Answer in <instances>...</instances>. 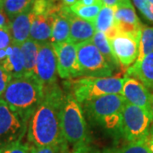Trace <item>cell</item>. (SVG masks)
I'll use <instances>...</instances> for the list:
<instances>
[{
    "mask_svg": "<svg viewBox=\"0 0 153 153\" xmlns=\"http://www.w3.org/2000/svg\"><path fill=\"white\" fill-rule=\"evenodd\" d=\"M34 0H4L2 10L10 20L32 8Z\"/></svg>",
    "mask_w": 153,
    "mask_h": 153,
    "instance_id": "24",
    "label": "cell"
},
{
    "mask_svg": "<svg viewBox=\"0 0 153 153\" xmlns=\"http://www.w3.org/2000/svg\"><path fill=\"white\" fill-rule=\"evenodd\" d=\"M152 123L149 111L126 102L122 112L121 135L128 143L147 140Z\"/></svg>",
    "mask_w": 153,
    "mask_h": 153,
    "instance_id": "6",
    "label": "cell"
},
{
    "mask_svg": "<svg viewBox=\"0 0 153 153\" xmlns=\"http://www.w3.org/2000/svg\"><path fill=\"white\" fill-rule=\"evenodd\" d=\"M151 1H152V3H153V0H151Z\"/></svg>",
    "mask_w": 153,
    "mask_h": 153,
    "instance_id": "43",
    "label": "cell"
},
{
    "mask_svg": "<svg viewBox=\"0 0 153 153\" xmlns=\"http://www.w3.org/2000/svg\"><path fill=\"white\" fill-rule=\"evenodd\" d=\"M39 44H38V42L29 38L20 45L25 62V75H34Z\"/></svg>",
    "mask_w": 153,
    "mask_h": 153,
    "instance_id": "21",
    "label": "cell"
},
{
    "mask_svg": "<svg viewBox=\"0 0 153 153\" xmlns=\"http://www.w3.org/2000/svg\"><path fill=\"white\" fill-rule=\"evenodd\" d=\"M126 76L135 77L153 94V52L135 61L126 71Z\"/></svg>",
    "mask_w": 153,
    "mask_h": 153,
    "instance_id": "18",
    "label": "cell"
},
{
    "mask_svg": "<svg viewBox=\"0 0 153 153\" xmlns=\"http://www.w3.org/2000/svg\"><path fill=\"white\" fill-rule=\"evenodd\" d=\"M10 24V20L6 16L4 11L0 10V28H9Z\"/></svg>",
    "mask_w": 153,
    "mask_h": 153,
    "instance_id": "32",
    "label": "cell"
},
{
    "mask_svg": "<svg viewBox=\"0 0 153 153\" xmlns=\"http://www.w3.org/2000/svg\"><path fill=\"white\" fill-rule=\"evenodd\" d=\"M111 49L121 66L128 67L136 61L140 51V39L126 34H119L109 40Z\"/></svg>",
    "mask_w": 153,
    "mask_h": 153,
    "instance_id": "12",
    "label": "cell"
},
{
    "mask_svg": "<svg viewBox=\"0 0 153 153\" xmlns=\"http://www.w3.org/2000/svg\"><path fill=\"white\" fill-rule=\"evenodd\" d=\"M139 11L146 20L153 22V3L151 0H133Z\"/></svg>",
    "mask_w": 153,
    "mask_h": 153,
    "instance_id": "27",
    "label": "cell"
},
{
    "mask_svg": "<svg viewBox=\"0 0 153 153\" xmlns=\"http://www.w3.org/2000/svg\"><path fill=\"white\" fill-rule=\"evenodd\" d=\"M115 26L119 34L140 38L142 24L137 16L130 0H118L115 8Z\"/></svg>",
    "mask_w": 153,
    "mask_h": 153,
    "instance_id": "11",
    "label": "cell"
},
{
    "mask_svg": "<svg viewBox=\"0 0 153 153\" xmlns=\"http://www.w3.org/2000/svg\"><path fill=\"white\" fill-rule=\"evenodd\" d=\"M102 1H103L104 5L113 8V9L116 8V6L117 5V3H118V0H102Z\"/></svg>",
    "mask_w": 153,
    "mask_h": 153,
    "instance_id": "36",
    "label": "cell"
},
{
    "mask_svg": "<svg viewBox=\"0 0 153 153\" xmlns=\"http://www.w3.org/2000/svg\"><path fill=\"white\" fill-rule=\"evenodd\" d=\"M75 153H100L99 151L95 150L94 148L89 147L87 146H81L79 148H76L74 151Z\"/></svg>",
    "mask_w": 153,
    "mask_h": 153,
    "instance_id": "34",
    "label": "cell"
},
{
    "mask_svg": "<svg viewBox=\"0 0 153 153\" xmlns=\"http://www.w3.org/2000/svg\"><path fill=\"white\" fill-rule=\"evenodd\" d=\"M44 96V87L38 78L24 75L12 78L0 99L28 123Z\"/></svg>",
    "mask_w": 153,
    "mask_h": 153,
    "instance_id": "2",
    "label": "cell"
},
{
    "mask_svg": "<svg viewBox=\"0 0 153 153\" xmlns=\"http://www.w3.org/2000/svg\"><path fill=\"white\" fill-rule=\"evenodd\" d=\"M121 95L127 103L134 105L150 111L152 93L135 77L125 75Z\"/></svg>",
    "mask_w": 153,
    "mask_h": 153,
    "instance_id": "13",
    "label": "cell"
},
{
    "mask_svg": "<svg viewBox=\"0 0 153 153\" xmlns=\"http://www.w3.org/2000/svg\"><path fill=\"white\" fill-rule=\"evenodd\" d=\"M62 1V3L64 4H66L67 6H71L72 4H74L76 2H77L78 0H61Z\"/></svg>",
    "mask_w": 153,
    "mask_h": 153,
    "instance_id": "37",
    "label": "cell"
},
{
    "mask_svg": "<svg viewBox=\"0 0 153 153\" xmlns=\"http://www.w3.org/2000/svg\"><path fill=\"white\" fill-rule=\"evenodd\" d=\"M27 123L0 99V148L21 141Z\"/></svg>",
    "mask_w": 153,
    "mask_h": 153,
    "instance_id": "8",
    "label": "cell"
},
{
    "mask_svg": "<svg viewBox=\"0 0 153 153\" xmlns=\"http://www.w3.org/2000/svg\"><path fill=\"white\" fill-rule=\"evenodd\" d=\"M115 9L108 6L103 5L94 21V26L96 31L104 33L109 32L115 26Z\"/></svg>",
    "mask_w": 153,
    "mask_h": 153,
    "instance_id": "22",
    "label": "cell"
},
{
    "mask_svg": "<svg viewBox=\"0 0 153 153\" xmlns=\"http://www.w3.org/2000/svg\"><path fill=\"white\" fill-rule=\"evenodd\" d=\"M11 51H12V44L5 49H0V66H2L4 64V62L5 61L9 55L10 54Z\"/></svg>",
    "mask_w": 153,
    "mask_h": 153,
    "instance_id": "33",
    "label": "cell"
},
{
    "mask_svg": "<svg viewBox=\"0 0 153 153\" xmlns=\"http://www.w3.org/2000/svg\"><path fill=\"white\" fill-rule=\"evenodd\" d=\"M125 103L121 94H107L82 104V111L94 123L121 135L122 112Z\"/></svg>",
    "mask_w": 153,
    "mask_h": 153,
    "instance_id": "3",
    "label": "cell"
},
{
    "mask_svg": "<svg viewBox=\"0 0 153 153\" xmlns=\"http://www.w3.org/2000/svg\"><path fill=\"white\" fill-rule=\"evenodd\" d=\"M91 41L97 47V49L100 50L101 55H103L105 60H106V62L114 70V71L120 67V63L117 60L114 53L111 49L109 39L107 38L104 33L96 31Z\"/></svg>",
    "mask_w": 153,
    "mask_h": 153,
    "instance_id": "20",
    "label": "cell"
},
{
    "mask_svg": "<svg viewBox=\"0 0 153 153\" xmlns=\"http://www.w3.org/2000/svg\"><path fill=\"white\" fill-rule=\"evenodd\" d=\"M60 4H55L45 13L34 14L30 31V38L38 44L51 41L52 26L54 22V13Z\"/></svg>",
    "mask_w": 153,
    "mask_h": 153,
    "instance_id": "14",
    "label": "cell"
},
{
    "mask_svg": "<svg viewBox=\"0 0 153 153\" xmlns=\"http://www.w3.org/2000/svg\"><path fill=\"white\" fill-rule=\"evenodd\" d=\"M152 52H153V27L142 26L140 38V51L136 61L141 60Z\"/></svg>",
    "mask_w": 153,
    "mask_h": 153,
    "instance_id": "25",
    "label": "cell"
},
{
    "mask_svg": "<svg viewBox=\"0 0 153 153\" xmlns=\"http://www.w3.org/2000/svg\"><path fill=\"white\" fill-rule=\"evenodd\" d=\"M0 153H31V146L18 141L0 148Z\"/></svg>",
    "mask_w": 153,
    "mask_h": 153,
    "instance_id": "28",
    "label": "cell"
},
{
    "mask_svg": "<svg viewBox=\"0 0 153 153\" xmlns=\"http://www.w3.org/2000/svg\"><path fill=\"white\" fill-rule=\"evenodd\" d=\"M4 0H0V10H2V8H3V3H4Z\"/></svg>",
    "mask_w": 153,
    "mask_h": 153,
    "instance_id": "42",
    "label": "cell"
},
{
    "mask_svg": "<svg viewBox=\"0 0 153 153\" xmlns=\"http://www.w3.org/2000/svg\"><path fill=\"white\" fill-rule=\"evenodd\" d=\"M69 6L60 4L54 13V22L52 26L51 43H63L68 40L70 35V14Z\"/></svg>",
    "mask_w": 153,
    "mask_h": 153,
    "instance_id": "15",
    "label": "cell"
},
{
    "mask_svg": "<svg viewBox=\"0 0 153 153\" xmlns=\"http://www.w3.org/2000/svg\"><path fill=\"white\" fill-rule=\"evenodd\" d=\"M57 57V72L63 79L82 76L77 60L76 44L70 42L52 43Z\"/></svg>",
    "mask_w": 153,
    "mask_h": 153,
    "instance_id": "10",
    "label": "cell"
},
{
    "mask_svg": "<svg viewBox=\"0 0 153 153\" xmlns=\"http://www.w3.org/2000/svg\"><path fill=\"white\" fill-rule=\"evenodd\" d=\"M103 5L104 4L84 5V4H81L79 1H77L74 4L69 6V8H70L71 13H73L77 17L88 21V22H94Z\"/></svg>",
    "mask_w": 153,
    "mask_h": 153,
    "instance_id": "23",
    "label": "cell"
},
{
    "mask_svg": "<svg viewBox=\"0 0 153 153\" xmlns=\"http://www.w3.org/2000/svg\"><path fill=\"white\" fill-rule=\"evenodd\" d=\"M70 20V35L67 42L72 44H80L92 40L96 28L94 22H88L75 16L71 11L69 14Z\"/></svg>",
    "mask_w": 153,
    "mask_h": 153,
    "instance_id": "16",
    "label": "cell"
},
{
    "mask_svg": "<svg viewBox=\"0 0 153 153\" xmlns=\"http://www.w3.org/2000/svg\"><path fill=\"white\" fill-rule=\"evenodd\" d=\"M64 96L65 93L57 83L44 88V99L29 120L27 138L33 146L67 144L60 125Z\"/></svg>",
    "mask_w": 153,
    "mask_h": 153,
    "instance_id": "1",
    "label": "cell"
},
{
    "mask_svg": "<svg viewBox=\"0 0 153 153\" xmlns=\"http://www.w3.org/2000/svg\"><path fill=\"white\" fill-rule=\"evenodd\" d=\"M150 137L151 138H153V125L150 128Z\"/></svg>",
    "mask_w": 153,
    "mask_h": 153,
    "instance_id": "40",
    "label": "cell"
},
{
    "mask_svg": "<svg viewBox=\"0 0 153 153\" xmlns=\"http://www.w3.org/2000/svg\"><path fill=\"white\" fill-rule=\"evenodd\" d=\"M62 134L66 142L76 148L87 146L88 133L85 117L80 103L70 91L65 93L60 112Z\"/></svg>",
    "mask_w": 153,
    "mask_h": 153,
    "instance_id": "4",
    "label": "cell"
},
{
    "mask_svg": "<svg viewBox=\"0 0 153 153\" xmlns=\"http://www.w3.org/2000/svg\"><path fill=\"white\" fill-rule=\"evenodd\" d=\"M81 4L84 5H97V4H104L102 0H78Z\"/></svg>",
    "mask_w": 153,
    "mask_h": 153,
    "instance_id": "35",
    "label": "cell"
},
{
    "mask_svg": "<svg viewBox=\"0 0 153 153\" xmlns=\"http://www.w3.org/2000/svg\"><path fill=\"white\" fill-rule=\"evenodd\" d=\"M125 76H83L66 82L70 91L80 105L107 94H121Z\"/></svg>",
    "mask_w": 153,
    "mask_h": 153,
    "instance_id": "5",
    "label": "cell"
},
{
    "mask_svg": "<svg viewBox=\"0 0 153 153\" xmlns=\"http://www.w3.org/2000/svg\"><path fill=\"white\" fill-rule=\"evenodd\" d=\"M150 113L152 115V118L153 122V94H152V99H151V105H150Z\"/></svg>",
    "mask_w": 153,
    "mask_h": 153,
    "instance_id": "39",
    "label": "cell"
},
{
    "mask_svg": "<svg viewBox=\"0 0 153 153\" xmlns=\"http://www.w3.org/2000/svg\"><path fill=\"white\" fill-rule=\"evenodd\" d=\"M33 19V6L30 10L23 12L10 20V31L13 44L21 45L30 38V31Z\"/></svg>",
    "mask_w": 153,
    "mask_h": 153,
    "instance_id": "17",
    "label": "cell"
},
{
    "mask_svg": "<svg viewBox=\"0 0 153 153\" xmlns=\"http://www.w3.org/2000/svg\"><path fill=\"white\" fill-rule=\"evenodd\" d=\"M148 140L139 142L128 143L120 148L107 150L104 153H152L148 146Z\"/></svg>",
    "mask_w": 153,
    "mask_h": 153,
    "instance_id": "26",
    "label": "cell"
},
{
    "mask_svg": "<svg viewBox=\"0 0 153 153\" xmlns=\"http://www.w3.org/2000/svg\"><path fill=\"white\" fill-rule=\"evenodd\" d=\"M57 74V57L53 44H40L34 76L46 88L56 83Z\"/></svg>",
    "mask_w": 153,
    "mask_h": 153,
    "instance_id": "9",
    "label": "cell"
},
{
    "mask_svg": "<svg viewBox=\"0 0 153 153\" xmlns=\"http://www.w3.org/2000/svg\"><path fill=\"white\" fill-rule=\"evenodd\" d=\"M148 146L150 148V150H151V152L152 153H153V138H151V137H149V140H148Z\"/></svg>",
    "mask_w": 153,
    "mask_h": 153,
    "instance_id": "38",
    "label": "cell"
},
{
    "mask_svg": "<svg viewBox=\"0 0 153 153\" xmlns=\"http://www.w3.org/2000/svg\"><path fill=\"white\" fill-rule=\"evenodd\" d=\"M12 78L25 75V62L20 45L12 44V51L2 65Z\"/></svg>",
    "mask_w": 153,
    "mask_h": 153,
    "instance_id": "19",
    "label": "cell"
},
{
    "mask_svg": "<svg viewBox=\"0 0 153 153\" xmlns=\"http://www.w3.org/2000/svg\"><path fill=\"white\" fill-rule=\"evenodd\" d=\"M11 79L12 76L2 67V66H0V97L4 94Z\"/></svg>",
    "mask_w": 153,
    "mask_h": 153,
    "instance_id": "31",
    "label": "cell"
},
{
    "mask_svg": "<svg viewBox=\"0 0 153 153\" xmlns=\"http://www.w3.org/2000/svg\"><path fill=\"white\" fill-rule=\"evenodd\" d=\"M67 147V144L52 145L42 147L31 146V153H60L64 148Z\"/></svg>",
    "mask_w": 153,
    "mask_h": 153,
    "instance_id": "29",
    "label": "cell"
},
{
    "mask_svg": "<svg viewBox=\"0 0 153 153\" xmlns=\"http://www.w3.org/2000/svg\"><path fill=\"white\" fill-rule=\"evenodd\" d=\"M60 153H69L68 152V147H66V148H64L62 151H61V152Z\"/></svg>",
    "mask_w": 153,
    "mask_h": 153,
    "instance_id": "41",
    "label": "cell"
},
{
    "mask_svg": "<svg viewBox=\"0 0 153 153\" xmlns=\"http://www.w3.org/2000/svg\"><path fill=\"white\" fill-rule=\"evenodd\" d=\"M76 54L82 76H112L114 70L106 62L91 40L76 44Z\"/></svg>",
    "mask_w": 153,
    "mask_h": 153,
    "instance_id": "7",
    "label": "cell"
},
{
    "mask_svg": "<svg viewBox=\"0 0 153 153\" xmlns=\"http://www.w3.org/2000/svg\"><path fill=\"white\" fill-rule=\"evenodd\" d=\"M13 44L10 28H0V49H5Z\"/></svg>",
    "mask_w": 153,
    "mask_h": 153,
    "instance_id": "30",
    "label": "cell"
}]
</instances>
